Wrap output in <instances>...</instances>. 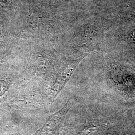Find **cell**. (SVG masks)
<instances>
[{"instance_id": "cell-1", "label": "cell", "mask_w": 135, "mask_h": 135, "mask_svg": "<svg viewBox=\"0 0 135 135\" xmlns=\"http://www.w3.org/2000/svg\"><path fill=\"white\" fill-rule=\"evenodd\" d=\"M72 104L68 102L61 109L49 117L43 126L33 135H58Z\"/></svg>"}, {"instance_id": "cell-2", "label": "cell", "mask_w": 135, "mask_h": 135, "mask_svg": "<svg viewBox=\"0 0 135 135\" xmlns=\"http://www.w3.org/2000/svg\"><path fill=\"white\" fill-rule=\"evenodd\" d=\"M10 81L0 80V97L3 96L10 86Z\"/></svg>"}]
</instances>
